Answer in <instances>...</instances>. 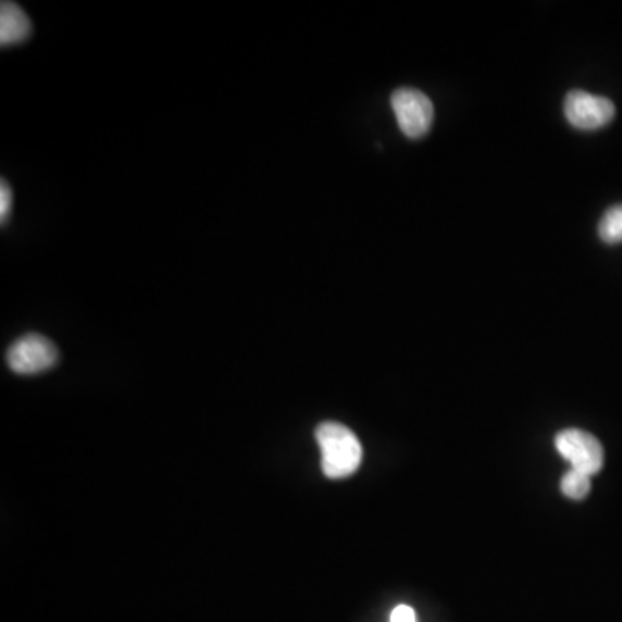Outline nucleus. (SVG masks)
Wrapping results in <instances>:
<instances>
[{
    "label": "nucleus",
    "mask_w": 622,
    "mask_h": 622,
    "mask_svg": "<svg viewBox=\"0 0 622 622\" xmlns=\"http://www.w3.org/2000/svg\"><path fill=\"white\" fill-rule=\"evenodd\" d=\"M563 113L577 130H600L614 120L615 105L607 97L593 96L586 90H571L563 102Z\"/></svg>",
    "instance_id": "7ed1b4c3"
},
{
    "label": "nucleus",
    "mask_w": 622,
    "mask_h": 622,
    "mask_svg": "<svg viewBox=\"0 0 622 622\" xmlns=\"http://www.w3.org/2000/svg\"><path fill=\"white\" fill-rule=\"evenodd\" d=\"M557 451L571 463V469L595 475L604 467V448L593 434L581 430H568L557 434Z\"/></svg>",
    "instance_id": "39448f33"
},
{
    "label": "nucleus",
    "mask_w": 622,
    "mask_h": 622,
    "mask_svg": "<svg viewBox=\"0 0 622 622\" xmlns=\"http://www.w3.org/2000/svg\"><path fill=\"white\" fill-rule=\"evenodd\" d=\"M560 489L571 500H583L592 489V475L571 469L560 481Z\"/></svg>",
    "instance_id": "6e6552de"
},
{
    "label": "nucleus",
    "mask_w": 622,
    "mask_h": 622,
    "mask_svg": "<svg viewBox=\"0 0 622 622\" xmlns=\"http://www.w3.org/2000/svg\"><path fill=\"white\" fill-rule=\"evenodd\" d=\"M391 108L396 122L408 139H421L431 130L434 105L430 97L416 89H398L393 92Z\"/></svg>",
    "instance_id": "f03ea898"
},
{
    "label": "nucleus",
    "mask_w": 622,
    "mask_h": 622,
    "mask_svg": "<svg viewBox=\"0 0 622 622\" xmlns=\"http://www.w3.org/2000/svg\"><path fill=\"white\" fill-rule=\"evenodd\" d=\"M32 22L16 2L0 4V43L2 47L16 46L30 37Z\"/></svg>",
    "instance_id": "423d86ee"
},
{
    "label": "nucleus",
    "mask_w": 622,
    "mask_h": 622,
    "mask_svg": "<svg viewBox=\"0 0 622 622\" xmlns=\"http://www.w3.org/2000/svg\"><path fill=\"white\" fill-rule=\"evenodd\" d=\"M316 443L322 455V471L328 480H345L362 463V445L353 431L339 422H324L316 427Z\"/></svg>",
    "instance_id": "f257e3e1"
},
{
    "label": "nucleus",
    "mask_w": 622,
    "mask_h": 622,
    "mask_svg": "<svg viewBox=\"0 0 622 622\" xmlns=\"http://www.w3.org/2000/svg\"><path fill=\"white\" fill-rule=\"evenodd\" d=\"M58 349L47 337L28 334L14 343L8 351L11 371L22 375L40 374L49 371L58 362Z\"/></svg>",
    "instance_id": "20e7f679"
},
{
    "label": "nucleus",
    "mask_w": 622,
    "mask_h": 622,
    "mask_svg": "<svg viewBox=\"0 0 622 622\" xmlns=\"http://www.w3.org/2000/svg\"><path fill=\"white\" fill-rule=\"evenodd\" d=\"M598 236L606 245L622 242V204L609 208L598 223Z\"/></svg>",
    "instance_id": "0eeeda50"
},
{
    "label": "nucleus",
    "mask_w": 622,
    "mask_h": 622,
    "mask_svg": "<svg viewBox=\"0 0 622 622\" xmlns=\"http://www.w3.org/2000/svg\"><path fill=\"white\" fill-rule=\"evenodd\" d=\"M11 207H13V192H11L8 182L2 181V186H0V220L2 223L8 220Z\"/></svg>",
    "instance_id": "1a4fd4ad"
},
{
    "label": "nucleus",
    "mask_w": 622,
    "mask_h": 622,
    "mask_svg": "<svg viewBox=\"0 0 622 622\" xmlns=\"http://www.w3.org/2000/svg\"><path fill=\"white\" fill-rule=\"evenodd\" d=\"M391 622H416L412 607L398 606L393 610Z\"/></svg>",
    "instance_id": "9d476101"
}]
</instances>
